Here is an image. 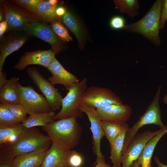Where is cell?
Wrapping results in <instances>:
<instances>
[{"mask_svg":"<svg viewBox=\"0 0 167 167\" xmlns=\"http://www.w3.org/2000/svg\"><path fill=\"white\" fill-rule=\"evenodd\" d=\"M129 128V125L126 123L122 132L113 143L110 146V159L112 164V167L121 166L122 151L124 139L126 133Z\"/></svg>","mask_w":167,"mask_h":167,"instance_id":"cell-23","label":"cell"},{"mask_svg":"<svg viewBox=\"0 0 167 167\" xmlns=\"http://www.w3.org/2000/svg\"><path fill=\"white\" fill-rule=\"evenodd\" d=\"M32 37L23 30L6 32L0 38V71L7 57L19 49Z\"/></svg>","mask_w":167,"mask_h":167,"instance_id":"cell-11","label":"cell"},{"mask_svg":"<svg viewBox=\"0 0 167 167\" xmlns=\"http://www.w3.org/2000/svg\"><path fill=\"white\" fill-rule=\"evenodd\" d=\"M67 9L63 6H58L56 10V13L58 17L60 18L66 13Z\"/></svg>","mask_w":167,"mask_h":167,"instance_id":"cell-37","label":"cell"},{"mask_svg":"<svg viewBox=\"0 0 167 167\" xmlns=\"http://www.w3.org/2000/svg\"><path fill=\"white\" fill-rule=\"evenodd\" d=\"M162 0H157L148 12L138 21L126 25V31L139 34L156 46L161 44L159 35Z\"/></svg>","mask_w":167,"mask_h":167,"instance_id":"cell-3","label":"cell"},{"mask_svg":"<svg viewBox=\"0 0 167 167\" xmlns=\"http://www.w3.org/2000/svg\"><path fill=\"white\" fill-rule=\"evenodd\" d=\"M26 70L31 79L46 98L51 110L54 111L60 110L63 98L58 90L46 79L36 68L28 67Z\"/></svg>","mask_w":167,"mask_h":167,"instance_id":"cell-8","label":"cell"},{"mask_svg":"<svg viewBox=\"0 0 167 167\" xmlns=\"http://www.w3.org/2000/svg\"><path fill=\"white\" fill-rule=\"evenodd\" d=\"M113 2L116 8L123 14H126L134 19L139 14V3L137 0H115Z\"/></svg>","mask_w":167,"mask_h":167,"instance_id":"cell-25","label":"cell"},{"mask_svg":"<svg viewBox=\"0 0 167 167\" xmlns=\"http://www.w3.org/2000/svg\"><path fill=\"white\" fill-rule=\"evenodd\" d=\"M163 101L167 105V95H165L163 99Z\"/></svg>","mask_w":167,"mask_h":167,"instance_id":"cell-44","label":"cell"},{"mask_svg":"<svg viewBox=\"0 0 167 167\" xmlns=\"http://www.w3.org/2000/svg\"><path fill=\"white\" fill-rule=\"evenodd\" d=\"M167 133V126L160 128L158 132L146 144L137 159L142 167H151L152 158L155 148L160 139Z\"/></svg>","mask_w":167,"mask_h":167,"instance_id":"cell-19","label":"cell"},{"mask_svg":"<svg viewBox=\"0 0 167 167\" xmlns=\"http://www.w3.org/2000/svg\"><path fill=\"white\" fill-rule=\"evenodd\" d=\"M7 107L15 116L21 123L27 118V113L24 108L20 105H9L6 104Z\"/></svg>","mask_w":167,"mask_h":167,"instance_id":"cell-31","label":"cell"},{"mask_svg":"<svg viewBox=\"0 0 167 167\" xmlns=\"http://www.w3.org/2000/svg\"><path fill=\"white\" fill-rule=\"evenodd\" d=\"M24 127L22 123L14 126L0 125V145L14 140Z\"/></svg>","mask_w":167,"mask_h":167,"instance_id":"cell-26","label":"cell"},{"mask_svg":"<svg viewBox=\"0 0 167 167\" xmlns=\"http://www.w3.org/2000/svg\"><path fill=\"white\" fill-rule=\"evenodd\" d=\"M82 102L96 109L111 105L123 104L120 97L112 90L95 86L88 88L83 95Z\"/></svg>","mask_w":167,"mask_h":167,"instance_id":"cell-9","label":"cell"},{"mask_svg":"<svg viewBox=\"0 0 167 167\" xmlns=\"http://www.w3.org/2000/svg\"><path fill=\"white\" fill-rule=\"evenodd\" d=\"M80 111L87 115L91 124V130L92 134L93 149L96 156V160L105 157L101 148V143L105 134L101 120L95 108L82 102L79 106Z\"/></svg>","mask_w":167,"mask_h":167,"instance_id":"cell-13","label":"cell"},{"mask_svg":"<svg viewBox=\"0 0 167 167\" xmlns=\"http://www.w3.org/2000/svg\"><path fill=\"white\" fill-rule=\"evenodd\" d=\"M101 121L124 124L132 114L131 107L127 105H111L96 109Z\"/></svg>","mask_w":167,"mask_h":167,"instance_id":"cell-14","label":"cell"},{"mask_svg":"<svg viewBox=\"0 0 167 167\" xmlns=\"http://www.w3.org/2000/svg\"><path fill=\"white\" fill-rule=\"evenodd\" d=\"M125 23L126 20L123 17L120 15H115L110 19L109 25L113 29H124L126 25Z\"/></svg>","mask_w":167,"mask_h":167,"instance_id":"cell-33","label":"cell"},{"mask_svg":"<svg viewBox=\"0 0 167 167\" xmlns=\"http://www.w3.org/2000/svg\"><path fill=\"white\" fill-rule=\"evenodd\" d=\"M93 167H111V165L106 164L105 161V157L96 160L95 165Z\"/></svg>","mask_w":167,"mask_h":167,"instance_id":"cell-35","label":"cell"},{"mask_svg":"<svg viewBox=\"0 0 167 167\" xmlns=\"http://www.w3.org/2000/svg\"><path fill=\"white\" fill-rule=\"evenodd\" d=\"M57 5L51 4L47 0H41L36 9V16L40 21L50 24L60 19L56 13Z\"/></svg>","mask_w":167,"mask_h":167,"instance_id":"cell-21","label":"cell"},{"mask_svg":"<svg viewBox=\"0 0 167 167\" xmlns=\"http://www.w3.org/2000/svg\"><path fill=\"white\" fill-rule=\"evenodd\" d=\"M101 124L105 136L111 146L122 132L126 123L121 124L101 121Z\"/></svg>","mask_w":167,"mask_h":167,"instance_id":"cell-27","label":"cell"},{"mask_svg":"<svg viewBox=\"0 0 167 167\" xmlns=\"http://www.w3.org/2000/svg\"><path fill=\"white\" fill-rule=\"evenodd\" d=\"M130 167H142L138 163L137 160L135 161Z\"/></svg>","mask_w":167,"mask_h":167,"instance_id":"cell-42","label":"cell"},{"mask_svg":"<svg viewBox=\"0 0 167 167\" xmlns=\"http://www.w3.org/2000/svg\"><path fill=\"white\" fill-rule=\"evenodd\" d=\"M47 68L52 74L48 80L54 85L61 84L67 89L73 84L80 81L76 76L66 70L55 57Z\"/></svg>","mask_w":167,"mask_h":167,"instance_id":"cell-16","label":"cell"},{"mask_svg":"<svg viewBox=\"0 0 167 167\" xmlns=\"http://www.w3.org/2000/svg\"><path fill=\"white\" fill-rule=\"evenodd\" d=\"M83 162L81 155L75 151L71 150L68 160L69 167H80Z\"/></svg>","mask_w":167,"mask_h":167,"instance_id":"cell-32","label":"cell"},{"mask_svg":"<svg viewBox=\"0 0 167 167\" xmlns=\"http://www.w3.org/2000/svg\"><path fill=\"white\" fill-rule=\"evenodd\" d=\"M50 24L54 32L63 42L73 41L68 30L62 23L60 19Z\"/></svg>","mask_w":167,"mask_h":167,"instance_id":"cell-29","label":"cell"},{"mask_svg":"<svg viewBox=\"0 0 167 167\" xmlns=\"http://www.w3.org/2000/svg\"><path fill=\"white\" fill-rule=\"evenodd\" d=\"M0 8L4 13L7 23L6 32L23 30L27 25L40 21L36 16L9 0H1Z\"/></svg>","mask_w":167,"mask_h":167,"instance_id":"cell-6","label":"cell"},{"mask_svg":"<svg viewBox=\"0 0 167 167\" xmlns=\"http://www.w3.org/2000/svg\"><path fill=\"white\" fill-rule=\"evenodd\" d=\"M17 89L19 105L29 116L52 111L45 96L37 92L31 86H23L19 82Z\"/></svg>","mask_w":167,"mask_h":167,"instance_id":"cell-7","label":"cell"},{"mask_svg":"<svg viewBox=\"0 0 167 167\" xmlns=\"http://www.w3.org/2000/svg\"><path fill=\"white\" fill-rule=\"evenodd\" d=\"M71 150L52 143L45 154L41 166L69 167L68 160Z\"/></svg>","mask_w":167,"mask_h":167,"instance_id":"cell-17","label":"cell"},{"mask_svg":"<svg viewBox=\"0 0 167 167\" xmlns=\"http://www.w3.org/2000/svg\"><path fill=\"white\" fill-rule=\"evenodd\" d=\"M56 54L51 49L48 50L38 49L24 53L18 62L14 66L18 71H22L31 65H38L47 68Z\"/></svg>","mask_w":167,"mask_h":167,"instance_id":"cell-15","label":"cell"},{"mask_svg":"<svg viewBox=\"0 0 167 167\" xmlns=\"http://www.w3.org/2000/svg\"><path fill=\"white\" fill-rule=\"evenodd\" d=\"M160 91H157L153 100L148 106L144 113L140 116L139 120L127 130L125 135L122 154L130 142L142 127L149 124L157 125L160 128L166 126L161 118V111L160 105Z\"/></svg>","mask_w":167,"mask_h":167,"instance_id":"cell-5","label":"cell"},{"mask_svg":"<svg viewBox=\"0 0 167 167\" xmlns=\"http://www.w3.org/2000/svg\"><path fill=\"white\" fill-rule=\"evenodd\" d=\"M87 88V79L84 78L79 82L73 84L67 89L68 92L63 98L61 110L54 116V120L71 117L82 118V113L79 109V106L82 102L83 95Z\"/></svg>","mask_w":167,"mask_h":167,"instance_id":"cell-4","label":"cell"},{"mask_svg":"<svg viewBox=\"0 0 167 167\" xmlns=\"http://www.w3.org/2000/svg\"><path fill=\"white\" fill-rule=\"evenodd\" d=\"M9 0L36 16L37 6L41 1V0Z\"/></svg>","mask_w":167,"mask_h":167,"instance_id":"cell-30","label":"cell"},{"mask_svg":"<svg viewBox=\"0 0 167 167\" xmlns=\"http://www.w3.org/2000/svg\"><path fill=\"white\" fill-rule=\"evenodd\" d=\"M19 78L11 77L7 83L0 88V101L9 105L19 104V96L17 89Z\"/></svg>","mask_w":167,"mask_h":167,"instance_id":"cell-20","label":"cell"},{"mask_svg":"<svg viewBox=\"0 0 167 167\" xmlns=\"http://www.w3.org/2000/svg\"><path fill=\"white\" fill-rule=\"evenodd\" d=\"M48 149H38L18 155L13 159V167H37L41 166Z\"/></svg>","mask_w":167,"mask_h":167,"instance_id":"cell-18","label":"cell"},{"mask_svg":"<svg viewBox=\"0 0 167 167\" xmlns=\"http://www.w3.org/2000/svg\"><path fill=\"white\" fill-rule=\"evenodd\" d=\"M7 28V24L6 20L0 23V38L6 32Z\"/></svg>","mask_w":167,"mask_h":167,"instance_id":"cell-38","label":"cell"},{"mask_svg":"<svg viewBox=\"0 0 167 167\" xmlns=\"http://www.w3.org/2000/svg\"><path fill=\"white\" fill-rule=\"evenodd\" d=\"M60 20L74 34L79 44L81 46L84 40L85 33L77 18L67 9L66 13L61 18Z\"/></svg>","mask_w":167,"mask_h":167,"instance_id":"cell-22","label":"cell"},{"mask_svg":"<svg viewBox=\"0 0 167 167\" xmlns=\"http://www.w3.org/2000/svg\"><path fill=\"white\" fill-rule=\"evenodd\" d=\"M37 167H42L41 166H41Z\"/></svg>","mask_w":167,"mask_h":167,"instance_id":"cell-45","label":"cell"},{"mask_svg":"<svg viewBox=\"0 0 167 167\" xmlns=\"http://www.w3.org/2000/svg\"><path fill=\"white\" fill-rule=\"evenodd\" d=\"M49 1L51 4L54 5H57L58 2L57 0H49Z\"/></svg>","mask_w":167,"mask_h":167,"instance_id":"cell-43","label":"cell"},{"mask_svg":"<svg viewBox=\"0 0 167 167\" xmlns=\"http://www.w3.org/2000/svg\"><path fill=\"white\" fill-rule=\"evenodd\" d=\"M77 118L71 117L59 119L42 128L52 143L71 150L79 144L83 131Z\"/></svg>","mask_w":167,"mask_h":167,"instance_id":"cell-2","label":"cell"},{"mask_svg":"<svg viewBox=\"0 0 167 167\" xmlns=\"http://www.w3.org/2000/svg\"><path fill=\"white\" fill-rule=\"evenodd\" d=\"M167 20V0H162L161 5V19L160 23V29L164 28Z\"/></svg>","mask_w":167,"mask_h":167,"instance_id":"cell-34","label":"cell"},{"mask_svg":"<svg viewBox=\"0 0 167 167\" xmlns=\"http://www.w3.org/2000/svg\"><path fill=\"white\" fill-rule=\"evenodd\" d=\"M154 159L155 163L157 165V166L156 167H167V165L161 162L157 156H155L154 158Z\"/></svg>","mask_w":167,"mask_h":167,"instance_id":"cell-40","label":"cell"},{"mask_svg":"<svg viewBox=\"0 0 167 167\" xmlns=\"http://www.w3.org/2000/svg\"><path fill=\"white\" fill-rule=\"evenodd\" d=\"M55 114V112L52 111L30 115L25 121L22 123V125L25 128L36 126L44 127L48 123L54 121L53 117Z\"/></svg>","mask_w":167,"mask_h":167,"instance_id":"cell-24","label":"cell"},{"mask_svg":"<svg viewBox=\"0 0 167 167\" xmlns=\"http://www.w3.org/2000/svg\"><path fill=\"white\" fill-rule=\"evenodd\" d=\"M5 20V18L3 11L0 8V22Z\"/></svg>","mask_w":167,"mask_h":167,"instance_id":"cell-41","label":"cell"},{"mask_svg":"<svg viewBox=\"0 0 167 167\" xmlns=\"http://www.w3.org/2000/svg\"><path fill=\"white\" fill-rule=\"evenodd\" d=\"M7 107L6 104L0 102V125L14 126L21 124Z\"/></svg>","mask_w":167,"mask_h":167,"instance_id":"cell-28","label":"cell"},{"mask_svg":"<svg viewBox=\"0 0 167 167\" xmlns=\"http://www.w3.org/2000/svg\"><path fill=\"white\" fill-rule=\"evenodd\" d=\"M8 80L6 79V73L2 71H0V88L5 84Z\"/></svg>","mask_w":167,"mask_h":167,"instance_id":"cell-36","label":"cell"},{"mask_svg":"<svg viewBox=\"0 0 167 167\" xmlns=\"http://www.w3.org/2000/svg\"><path fill=\"white\" fill-rule=\"evenodd\" d=\"M52 142L38 129L24 127L13 141L0 145V161L13 160L16 156L38 149H48Z\"/></svg>","mask_w":167,"mask_h":167,"instance_id":"cell-1","label":"cell"},{"mask_svg":"<svg viewBox=\"0 0 167 167\" xmlns=\"http://www.w3.org/2000/svg\"><path fill=\"white\" fill-rule=\"evenodd\" d=\"M145 131L137 133L129 143L122 157V167H130L137 160L147 143L159 132Z\"/></svg>","mask_w":167,"mask_h":167,"instance_id":"cell-12","label":"cell"},{"mask_svg":"<svg viewBox=\"0 0 167 167\" xmlns=\"http://www.w3.org/2000/svg\"><path fill=\"white\" fill-rule=\"evenodd\" d=\"M13 160L0 161V167H13Z\"/></svg>","mask_w":167,"mask_h":167,"instance_id":"cell-39","label":"cell"},{"mask_svg":"<svg viewBox=\"0 0 167 167\" xmlns=\"http://www.w3.org/2000/svg\"><path fill=\"white\" fill-rule=\"evenodd\" d=\"M23 31L30 36L37 37L47 43L56 54L64 49L63 42L54 32L50 24L35 22L27 25Z\"/></svg>","mask_w":167,"mask_h":167,"instance_id":"cell-10","label":"cell"}]
</instances>
